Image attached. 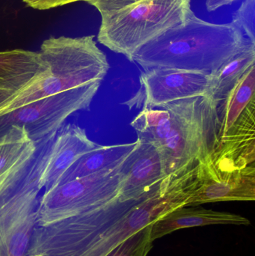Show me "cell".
Returning <instances> with one entry per match:
<instances>
[{"mask_svg":"<svg viewBox=\"0 0 255 256\" xmlns=\"http://www.w3.org/2000/svg\"><path fill=\"white\" fill-rule=\"evenodd\" d=\"M250 43L233 22L212 24L192 12L184 24L138 50L132 62L144 70L174 68L213 74Z\"/></svg>","mask_w":255,"mask_h":256,"instance_id":"6da1fadb","label":"cell"},{"mask_svg":"<svg viewBox=\"0 0 255 256\" xmlns=\"http://www.w3.org/2000/svg\"><path fill=\"white\" fill-rule=\"evenodd\" d=\"M55 138L52 134L35 142L31 152L0 176V256L27 255Z\"/></svg>","mask_w":255,"mask_h":256,"instance_id":"7a4b0ae2","label":"cell"},{"mask_svg":"<svg viewBox=\"0 0 255 256\" xmlns=\"http://www.w3.org/2000/svg\"><path fill=\"white\" fill-rule=\"evenodd\" d=\"M39 52L47 72L0 105V116L39 99L101 84L109 72L107 57L93 36L50 37L42 43Z\"/></svg>","mask_w":255,"mask_h":256,"instance_id":"3957f363","label":"cell"},{"mask_svg":"<svg viewBox=\"0 0 255 256\" xmlns=\"http://www.w3.org/2000/svg\"><path fill=\"white\" fill-rule=\"evenodd\" d=\"M172 128L157 147L166 176L204 162L220 142L218 106L208 96L177 100L163 106Z\"/></svg>","mask_w":255,"mask_h":256,"instance_id":"277c9868","label":"cell"},{"mask_svg":"<svg viewBox=\"0 0 255 256\" xmlns=\"http://www.w3.org/2000/svg\"><path fill=\"white\" fill-rule=\"evenodd\" d=\"M192 12L191 0H138L101 15L97 40L132 62L138 50L184 24Z\"/></svg>","mask_w":255,"mask_h":256,"instance_id":"5b68a950","label":"cell"},{"mask_svg":"<svg viewBox=\"0 0 255 256\" xmlns=\"http://www.w3.org/2000/svg\"><path fill=\"white\" fill-rule=\"evenodd\" d=\"M193 189L184 174L169 176L150 191L127 215L94 238L76 256H106L127 238L166 214L187 206Z\"/></svg>","mask_w":255,"mask_h":256,"instance_id":"8992f818","label":"cell"},{"mask_svg":"<svg viewBox=\"0 0 255 256\" xmlns=\"http://www.w3.org/2000/svg\"><path fill=\"white\" fill-rule=\"evenodd\" d=\"M121 165L58 185L40 196L37 226H45L99 208L118 197Z\"/></svg>","mask_w":255,"mask_h":256,"instance_id":"52a82bcc","label":"cell"},{"mask_svg":"<svg viewBox=\"0 0 255 256\" xmlns=\"http://www.w3.org/2000/svg\"><path fill=\"white\" fill-rule=\"evenodd\" d=\"M101 84H94L39 99L0 116V136L10 128L25 130L37 142L58 131L71 114L88 110Z\"/></svg>","mask_w":255,"mask_h":256,"instance_id":"ba28073f","label":"cell"},{"mask_svg":"<svg viewBox=\"0 0 255 256\" xmlns=\"http://www.w3.org/2000/svg\"><path fill=\"white\" fill-rule=\"evenodd\" d=\"M139 80L141 88L136 100H142V108L154 109L177 100L208 96L212 75L181 69L153 68L144 70Z\"/></svg>","mask_w":255,"mask_h":256,"instance_id":"9c48e42d","label":"cell"},{"mask_svg":"<svg viewBox=\"0 0 255 256\" xmlns=\"http://www.w3.org/2000/svg\"><path fill=\"white\" fill-rule=\"evenodd\" d=\"M255 102L251 100L239 120L220 138L211 155L201 162L202 171L231 172L254 165Z\"/></svg>","mask_w":255,"mask_h":256,"instance_id":"30bf717a","label":"cell"},{"mask_svg":"<svg viewBox=\"0 0 255 256\" xmlns=\"http://www.w3.org/2000/svg\"><path fill=\"white\" fill-rule=\"evenodd\" d=\"M137 144L121 165V202L139 200L166 177L160 150L155 144L137 138Z\"/></svg>","mask_w":255,"mask_h":256,"instance_id":"8fae6325","label":"cell"},{"mask_svg":"<svg viewBox=\"0 0 255 256\" xmlns=\"http://www.w3.org/2000/svg\"><path fill=\"white\" fill-rule=\"evenodd\" d=\"M254 165L231 172L211 173L200 168V182L187 206L220 202H254Z\"/></svg>","mask_w":255,"mask_h":256,"instance_id":"7c38bea8","label":"cell"},{"mask_svg":"<svg viewBox=\"0 0 255 256\" xmlns=\"http://www.w3.org/2000/svg\"><path fill=\"white\" fill-rule=\"evenodd\" d=\"M83 128L73 124H64L57 132L52 154L43 178V188L49 190L56 186L60 178L81 156L95 148Z\"/></svg>","mask_w":255,"mask_h":256,"instance_id":"4fadbf2b","label":"cell"},{"mask_svg":"<svg viewBox=\"0 0 255 256\" xmlns=\"http://www.w3.org/2000/svg\"><path fill=\"white\" fill-rule=\"evenodd\" d=\"M250 220L229 212H216L197 206L178 208L151 224L153 242L183 228L211 225L249 226Z\"/></svg>","mask_w":255,"mask_h":256,"instance_id":"5bb4252c","label":"cell"},{"mask_svg":"<svg viewBox=\"0 0 255 256\" xmlns=\"http://www.w3.org/2000/svg\"><path fill=\"white\" fill-rule=\"evenodd\" d=\"M47 70L39 52L21 49L0 52V90L15 94L40 79Z\"/></svg>","mask_w":255,"mask_h":256,"instance_id":"9a60e30c","label":"cell"},{"mask_svg":"<svg viewBox=\"0 0 255 256\" xmlns=\"http://www.w3.org/2000/svg\"><path fill=\"white\" fill-rule=\"evenodd\" d=\"M137 141L114 146H100L84 154L60 178L56 186L119 166L135 148Z\"/></svg>","mask_w":255,"mask_h":256,"instance_id":"2e32d148","label":"cell"},{"mask_svg":"<svg viewBox=\"0 0 255 256\" xmlns=\"http://www.w3.org/2000/svg\"><path fill=\"white\" fill-rule=\"evenodd\" d=\"M255 64V44L250 43L213 74L208 97L220 106L244 74Z\"/></svg>","mask_w":255,"mask_h":256,"instance_id":"e0dca14e","label":"cell"},{"mask_svg":"<svg viewBox=\"0 0 255 256\" xmlns=\"http://www.w3.org/2000/svg\"><path fill=\"white\" fill-rule=\"evenodd\" d=\"M255 64L246 72L226 100L218 106L220 140L235 126L255 98Z\"/></svg>","mask_w":255,"mask_h":256,"instance_id":"ac0fdd59","label":"cell"},{"mask_svg":"<svg viewBox=\"0 0 255 256\" xmlns=\"http://www.w3.org/2000/svg\"><path fill=\"white\" fill-rule=\"evenodd\" d=\"M138 138L149 142L158 147L169 136L172 128L170 114L166 109L142 108L131 124Z\"/></svg>","mask_w":255,"mask_h":256,"instance_id":"d6986e66","label":"cell"},{"mask_svg":"<svg viewBox=\"0 0 255 256\" xmlns=\"http://www.w3.org/2000/svg\"><path fill=\"white\" fill-rule=\"evenodd\" d=\"M35 146L25 130L10 128L0 136V176L8 171Z\"/></svg>","mask_w":255,"mask_h":256,"instance_id":"ffe728a7","label":"cell"},{"mask_svg":"<svg viewBox=\"0 0 255 256\" xmlns=\"http://www.w3.org/2000/svg\"><path fill=\"white\" fill-rule=\"evenodd\" d=\"M151 224L136 232L106 256H147L153 248Z\"/></svg>","mask_w":255,"mask_h":256,"instance_id":"44dd1931","label":"cell"},{"mask_svg":"<svg viewBox=\"0 0 255 256\" xmlns=\"http://www.w3.org/2000/svg\"><path fill=\"white\" fill-rule=\"evenodd\" d=\"M232 22L246 38L255 43V0H244L234 14Z\"/></svg>","mask_w":255,"mask_h":256,"instance_id":"7402d4cb","label":"cell"},{"mask_svg":"<svg viewBox=\"0 0 255 256\" xmlns=\"http://www.w3.org/2000/svg\"><path fill=\"white\" fill-rule=\"evenodd\" d=\"M136 1L138 0H86V2L95 7L100 14L103 15L116 12Z\"/></svg>","mask_w":255,"mask_h":256,"instance_id":"603a6c76","label":"cell"},{"mask_svg":"<svg viewBox=\"0 0 255 256\" xmlns=\"http://www.w3.org/2000/svg\"><path fill=\"white\" fill-rule=\"evenodd\" d=\"M28 7L37 10H48L60 6L71 4L76 2H86V0H22Z\"/></svg>","mask_w":255,"mask_h":256,"instance_id":"cb8c5ba5","label":"cell"},{"mask_svg":"<svg viewBox=\"0 0 255 256\" xmlns=\"http://www.w3.org/2000/svg\"><path fill=\"white\" fill-rule=\"evenodd\" d=\"M235 0H207L206 7L208 12H214L220 8L232 4Z\"/></svg>","mask_w":255,"mask_h":256,"instance_id":"d4e9b609","label":"cell"},{"mask_svg":"<svg viewBox=\"0 0 255 256\" xmlns=\"http://www.w3.org/2000/svg\"><path fill=\"white\" fill-rule=\"evenodd\" d=\"M14 93L10 91H4V90H0V105L8 100Z\"/></svg>","mask_w":255,"mask_h":256,"instance_id":"484cf974","label":"cell"}]
</instances>
